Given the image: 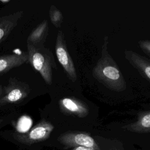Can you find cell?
<instances>
[{"label":"cell","mask_w":150,"mask_h":150,"mask_svg":"<svg viewBox=\"0 0 150 150\" xmlns=\"http://www.w3.org/2000/svg\"><path fill=\"white\" fill-rule=\"evenodd\" d=\"M71 150H101L98 149L94 148H88V147H84V146H78L73 148Z\"/></svg>","instance_id":"e0dca14e"},{"label":"cell","mask_w":150,"mask_h":150,"mask_svg":"<svg viewBox=\"0 0 150 150\" xmlns=\"http://www.w3.org/2000/svg\"><path fill=\"white\" fill-rule=\"evenodd\" d=\"M23 13L22 11H19L0 17V43L4 41L16 27Z\"/></svg>","instance_id":"30bf717a"},{"label":"cell","mask_w":150,"mask_h":150,"mask_svg":"<svg viewBox=\"0 0 150 150\" xmlns=\"http://www.w3.org/2000/svg\"><path fill=\"white\" fill-rule=\"evenodd\" d=\"M31 125V121L29 118H22L17 124V131L19 133H24L28 131L29 127Z\"/></svg>","instance_id":"5bb4252c"},{"label":"cell","mask_w":150,"mask_h":150,"mask_svg":"<svg viewBox=\"0 0 150 150\" xmlns=\"http://www.w3.org/2000/svg\"><path fill=\"white\" fill-rule=\"evenodd\" d=\"M49 18L52 23L57 28H60L63 20L62 12L54 5H52L49 9Z\"/></svg>","instance_id":"4fadbf2b"},{"label":"cell","mask_w":150,"mask_h":150,"mask_svg":"<svg viewBox=\"0 0 150 150\" xmlns=\"http://www.w3.org/2000/svg\"><path fill=\"white\" fill-rule=\"evenodd\" d=\"M3 89H4V87L3 86H2L1 84H0V97L2 96V93H3Z\"/></svg>","instance_id":"ac0fdd59"},{"label":"cell","mask_w":150,"mask_h":150,"mask_svg":"<svg viewBox=\"0 0 150 150\" xmlns=\"http://www.w3.org/2000/svg\"><path fill=\"white\" fill-rule=\"evenodd\" d=\"M60 111L67 115L84 118L89 114V107L83 101L75 97H64L59 101Z\"/></svg>","instance_id":"52a82bcc"},{"label":"cell","mask_w":150,"mask_h":150,"mask_svg":"<svg viewBox=\"0 0 150 150\" xmlns=\"http://www.w3.org/2000/svg\"><path fill=\"white\" fill-rule=\"evenodd\" d=\"M53 129V124L43 119L27 132H16L13 135L18 141L24 144L31 145L47 139Z\"/></svg>","instance_id":"5b68a950"},{"label":"cell","mask_w":150,"mask_h":150,"mask_svg":"<svg viewBox=\"0 0 150 150\" xmlns=\"http://www.w3.org/2000/svg\"><path fill=\"white\" fill-rule=\"evenodd\" d=\"M28 62L27 53H18L0 56V76L13 68Z\"/></svg>","instance_id":"9c48e42d"},{"label":"cell","mask_w":150,"mask_h":150,"mask_svg":"<svg viewBox=\"0 0 150 150\" xmlns=\"http://www.w3.org/2000/svg\"><path fill=\"white\" fill-rule=\"evenodd\" d=\"M49 32V24L44 20L30 33L27 39V43L35 46H44Z\"/></svg>","instance_id":"7c38bea8"},{"label":"cell","mask_w":150,"mask_h":150,"mask_svg":"<svg viewBox=\"0 0 150 150\" xmlns=\"http://www.w3.org/2000/svg\"><path fill=\"white\" fill-rule=\"evenodd\" d=\"M55 52L58 62L63 67L67 77L72 82H75L77 79L76 70L66 45L64 35L62 30L58 31L56 44Z\"/></svg>","instance_id":"277c9868"},{"label":"cell","mask_w":150,"mask_h":150,"mask_svg":"<svg viewBox=\"0 0 150 150\" xmlns=\"http://www.w3.org/2000/svg\"><path fill=\"white\" fill-rule=\"evenodd\" d=\"M28 62L40 73L46 84L51 85L53 80V69L56 63L52 52L44 46H35L27 43Z\"/></svg>","instance_id":"7a4b0ae2"},{"label":"cell","mask_w":150,"mask_h":150,"mask_svg":"<svg viewBox=\"0 0 150 150\" xmlns=\"http://www.w3.org/2000/svg\"><path fill=\"white\" fill-rule=\"evenodd\" d=\"M108 38L105 36L101 46V56L92 69V76L108 89L116 92L124 91L127 83L117 63L108 50Z\"/></svg>","instance_id":"6da1fadb"},{"label":"cell","mask_w":150,"mask_h":150,"mask_svg":"<svg viewBox=\"0 0 150 150\" xmlns=\"http://www.w3.org/2000/svg\"><path fill=\"white\" fill-rule=\"evenodd\" d=\"M139 47L141 50L150 57V40H139L138 42Z\"/></svg>","instance_id":"9a60e30c"},{"label":"cell","mask_w":150,"mask_h":150,"mask_svg":"<svg viewBox=\"0 0 150 150\" xmlns=\"http://www.w3.org/2000/svg\"><path fill=\"white\" fill-rule=\"evenodd\" d=\"M122 128L132 132H150V109L139 112L135 121L127 124Z\"/></svg>","instance_id":"8fae6325"},{"label":"cell","mask_w":150,"mask_h":150,"mask_svg":"<svg viewBox=\"0 0 150 150\" xmlns=\"http://www.w3.org/2000/svg\"><path fill=\"white\" fill-rule=\"evenodd\" d=\"M9 2V0H5V1H3V0H0V2L1 3H3V4H5V3H8Z\"/></svg>","instance_id":"d6986e66"},{"label":"cell","mask_w":150,"mask_h":150,"mask_svg":"<svg viewBox=\"0 0 150 150\" xmlns=\"http://www.w3.org/2000/svg\"><path fill=\"white\" fill-rule=\"evenodd\" d=\"M30 92V88L28 84L16 78H11L8 84L4 87L0 97V107L19 103L26 98Z\"/></svg>","instance_id":"3957f363"},{"label":"cell","mask_w":150,"mask_h":150,"mask_svg":"<svg viewBox=\"0 0 150 150\" xmlns=\"http://www.w3.org/2000/svg\"><path fill=\"white\" fill-rule=\"evenodd\" d=\"M58 141L67 148L84 146L101 149L94 138L88 134L83 132H64L58 137Z\"/></svg>","instance_id":"8992f818"},{"label":"cell","mask_w":150,"mask_h":150,"mask_svg":"<svg viewBox=\"0 0 150 150\" xmlns=\"http://www.w3.org/2000/svg\"><path fill=\"white\" fill-rule=\"evenodd\" d=\"M15 113H12L10 114H8L7 115H5L2 118H0V128L2 127L3 126L5 125L8 123H9L12 118L15 116Z\"/></svg>","instance_id":"2e32d148"},{"label":"cell","mask_w":150,"mask_h":150,"mask_svg":"<svg viewBox=\"0 0 150 150\" xmlns=\"http://www.w3.org/2000/svg\"><path fill=\"white\" fill-rule=\"evenodd\" d=\"M124 57L143 77L150 81L149 59L131 50H125L124 51Z\"/></svg>","instance_id":"ba28073f"}]
</instances>
